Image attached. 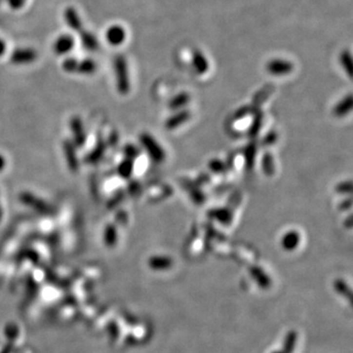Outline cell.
I'll return each mask as SVG.
<instances>
[{"instance_id":"cell-6","label":"cell","mask_w":353,"mask_h":353,"mask_svg":"<svg viewBox=\"0 0 353 353\" xmlns=\"http://www.w3.org/2000/svg\"><path fill=\"white\" fill-rule=\"evenodd\" d=\"M250 277L262 290H268L272 286V279L261 267L252 266L249 268Z\"/></svg>"},{"instance_id":"cell-27","label":"cell","mask_w":353,"mask_h":353,"mask_svg":"<svg viewBox=\"0 0 353 353\" xmlns=\"http://www.w3.org/2000/svg\"><path fill=\"white\" fill-rule=\"evenodd\" d=\"M340 62H341L343 69L345 70V72L351 78V76H352V58H351V54L349 53L348 50H344L341 53Z\"/></svg>"},{"instance_id":"cell-17","label":"cell","mask_w":353,"mask_h":353,"mask_svg":"<svg viewBox=\"0 0 353 353\" xmlns=\"http://www.w3.org/2000/svg\"><path fill=\"white\" fill-rule=\"evenodd\" d=\"M64 153L66 156V161L68 163L69 168L72 171H77L78 169V161L76 154V149L74 148L72 142L70 140L64 141Z\"/></svg>"},{"instance_id":"cell-19","label":"cell","mask_w":353,"mask_h":353,"mask_svg":"<svg viewBox=\"0 0 353 353\" xmlns=\"http://www.w3.org/2000/svg\"><path fill=\"white\" fill-rule=\"evenodd\" d=\"M297 338H298V334H297L296 331H294V330L289 331L287 333V334L285 335L283 347L281 350L284 351L285 353H294V349L296 347Z\"/></svg>"},{"instance_id":"cell-5","label":"cell","mask_w":353,"mask_h":353,"mask_svg":"<svg viewBox=\"0 0 353 353\" xmlns=\"http://www.w3.org/2000/svg\"><path fill=\"white\" fill-rule=\"evenodd\" d=\"M23 203L26 205L34 208L35 210L42 213V214H50L52 211V208L47 205L45 201H43L40 198H38L36 196L29 194V193H23L20 196Z\"/></svg>"},{"instance_id":"cell-28","label":"cell","mask_w":353,"mask_h":353,"mask_svg":"<svg viewBox=\"0 0 353 353\" xmlns=\"http://www.w3.org/2000/svg\"><path fill=\"white\" fill-rule=\"evenodd\" d=\"M208 167L215 174H223L227 171L226 164L222 160L217 159V158L210 160L208 163Z\"/></svg>"},{"instance_id":"cell-33","label":"cell","mask_w":353,"mask_h":353,"mask_svg":"<svg viewBox=\"0 0 353 353\" xmlns=\"http://www.w3.org/2000/svg\"><path fill=\"white\" fill-rule=\"evenodd\" d=\"M335 192L340 195H350L352 193V182L344 181L335 186Z\"/></svg>"},{"instance_id":"cell-22","label":"cell","mask_w":353,"mask_h":353,"mask_svg":"<svg viewBox=\"0 0 353 353\" xmlns=\"http://www.w3.org/2000/svg\"><path fill=\"white\" fill-rule=\"evenodd\" d=\"M257 152V146L254 142L249 143L245 149H244V161H245V167L247 170H251L254 167L255 163V157Z\"/></svg>"},{"instance_id":"cell-37","label":"cell","mask_w":353,"mask_h":353,"mask_svg":"<svg viewBox=\"0 0 353 353\" xmlns=\"http://www.w3.org/2000/svg\"><path fill=\"white\" fill-rule=\"evenodd\" d=\"M251 110H250V107H243V108H241V109H239L237 112H236V114L235 115V119H241L242 117H244V116H246L249 112H250Z\"/></svg>"},{"instance_id":"cell-21","label":"cell","mask_w":353,"mask_h":353,"mask_svg":"<svg viewBox=\"0 0 353 353\" xmlns=\"http://www.w3.org/2000/svg\"><path fill=\"white\" fill-rule=\"evenodd\" d=\"M333 290L336 294L343 296L344 298L348 299L350 302L352 300V293L350 287L347 285V283L342 279H335L333 284Z\"/></svg>"},{"instance_id":"cell-29","label":"cell","mask_w":353,"mask_h":353,"mask_svg":"<svg viewBox=\"0 0 353 353\" xmlns=\"http://www.w3.org/2000/svg\"><path fill=\"white\" fill-rule=\"evenodd\" d=\"M105 150V145L102 141H99L98 143V146L96 147V149L94 148V150L90 153V155H88V158H87V162L90 163H94V162H97L102 155H103V152Z\"/></svg>"},{"instance_id":"cell-11","label":"cell","mask_w":353,"mask_h":353,"mask_svg":"<svg viewBox=\"0 0 353 353\" xmlns=\"http://www.w3.org/2000/svg\"><path fill=\"white\" fill-rule=\"evenodd\" d=\"M65 20L67 25L78 34L81 35L85 32L79 16L73 7H69L65 10Z\"/></svg>"},{"instance_id":"cell-2","label":"cell","mask_w":353,"mask_h":353,"mask_svg":"<svg viewBox=\"0 0 353 353\" xmlns=\"http://www.w3.org/2000/svg\"><path fill=\"white\" fill-rule=\"evenodd\" d=\"M139 141L149 157L157 163H161L166 158V152L160 143L147 133H143L139 136Z\"/></svg>"},{"instance_id":"cell-14","label":"cell","mask_w":353,"mask_h":353,"mask_svg":"<svg viewBox=\"0 0 353 353\" xmlns=\"http://www.w3.org/2000/svg\"><path fill=\"white\" fill-rule=\"evenodd\" d=\"M37 58V53L35 50L30 48L17 49L13 52L11 56V60L14 64H29L33 62Z\"/></svg>"},{"instance_id":"cell-12","label":"cell","mask_w":353,"mask_h":353,"mask_svg":"<svg viewBox=\"0 0 353 353\" xmlns=\"http://www.w3.org/2000/svg\"><path fill=\"white\" fill-rule=\"evenodd\" d=\"M299 243L300 234L295 230H291L287 232L281 239V245L286 251H294L298 247Z\"/></svg>"},{"instance_id":"cell-20","label":"cell","mask_w":353,"mask_h":353,"mask_svg":"<svg viewBox=\"0 0 353 353\" xmlns=\"http://www.w3.org/2000/svg\"><path fill=\"white\" fill-rule=\"evenodd\" d=\"M190 100H191V96L188 93L183 92L178 94L171 99V101L169 102V107L172 110H180L184 106H186L190 102Z\"/></svg>"},{"instance_id":"cell-23","label":"cell","mask_w":353,"mask_h":353,"mask_svg":"<svg viewBox=\"0 0 353 353\" xmlns=\"http://www.w3.org/2000/svg\"><path fill=\"white\" fill-rule=\"evenodd\" d=\"M262 170L264 174L271 176L275 173V164H274V158L273 155L270 152L264 153L262 157Z\"/></svg>"},{"instance_id":"cell-4","label":"cell","mask_w":353,"mask_h":353,"mask_svg":"<svg viewBox=\"0 0 353 353\" xmlns=\"http://www.w3.org/2000/svg\"><path fill=\"white\" fill-rule=\"evenodd\" d=\"M267 71L274 76H285L293 72L294 64L285 59H273L267 63Z\"/></svg>"},{"instance_id":"cell-24","label":"cell","mask_w":353,"mask_h":353,"mask_svg":"<svg viewBox=\"0 0 353 353\" xmlns=\"http://www.w3.org/2000/svg\"><path fill=\"white\" fill-rule=\"evenodd\" d=\"M117 172L121 178L126 179V180L130 179L134 172V161L125 158V160H123L119 164V166L117 168Z\"/></svg>"},{"instance_id":"cell-36","label":"cell","mask_w":353,"mask_h":353,"mask_svg":"<svg viewBox=\"0 0 353 353\" xmlns=\"http://www.w3.org/2000/svg\"><path fill=\"white\" fill-rule=\"evenodd\" d=\"M352 206V198L351 197H347L344 200L341 201L340 205H339V209L340 210H348L350 209Z\"/></svg>"},{"instance_id":"cell-26","label":"cell","mask_w":353,"mask_h":353,"mask_svg":"<svg viewBox=\"0 0 353 353\" xmlns=\"http://www.w3.org/2000/svg\"><path fill=\"white\" fill-rule=\"evenodd\" d=\"M262 125H263V114L261 112H257L248 130V136L250 137H255L257 134L260 132Z\"/></svg>"},{"instance_id":"cell-16","label":"cell","mask_w":353,"mask_h":353,"mask_svg":"<svg viewBox=\"0 0 353 353\" xmlns=\"http://www.w3.org/2000/svg\"><path fill=\"white\" fill-rule=\"evenodd\" d=\"M193 66L196 70V72L199 75L205 74L209 69V62L205 55L199 51L195 50L193 53Z\"/></svg>"},{"instance_id":"cell-25","label":"cell","mask_w":353,"mask_h":353,"mask_svg":"<svg viewBox=\"0 0 353 353\" xmlns=\"http://www.w3.org/2000/svg\"><path fill=\"white\" fill-rule=\"evenodd\" d=\"M104 242L108 247H113L116 245L118 240L117 229L114 225H107L104 230Z\"/></svg>"},{"instance_id":"cell-7","label":"cell","mask_w":353,"mask_h":353,"mask_svg":"<svg viewBox=\"0 0 353 353\" xmlns=\"http://www.w3.org/2000/svg\"><path fill=\"white\" fill-rule=\"evenodd\" d=\"M148 266L154 271H167L172 268L174 261L167 255H153L148 259Z\"/></svg>"},{"instance_id":"cell-40","label":"cell","mask_w":353,"mask_h":353,"mask_svg":"<svg viewBox=\"0 0 353 353\" xmlns=\"http://www.w3.org/2000/svg\"><path fill=\"white\" fill-rule=\"evenodd\" d=\"M271 353H285L284 351H282L281 349L280 350H276V351H273V352H271Z\"/></svg>"},{"instance_id":"cell-10","label":"cell","mask_w":353,"mask_h":353,"mask_svg":"<svg viewBox=\"0 0 353 353\" xmlns=\"http://www.w3.org/2000/svg\"><path fill=\"white\" fill-rule=\"evenodd\" d=\"M70 129L73 132L74 142L78 146H82L85 142V133L81 120L78 117H73L70 121Z\"/></svg>"},{"instance_id":"cell-34","label":"cell","mask_w":353,"mask_h":353,"mask_svg":"<svg viewBox=\"0 0 353 353\" xmlns=\"http://www.w3.org/2000/svg\"><path fill=\"white\" fill-rule=\"evenodd\" d=\"M277 139H278V134L273 131L264 137V138L262 139V144L263 145H272V144L276 143Z\"/></svg>"},{"instance_id":"cell-13","label":"cell","mask_w":353,"mask_h":353,"mask_svg":"<svg viewBox=\"0 0 353 353\" xmlns=\"http://www.w3.org/2000/svg\"><path fill=\"white\" fill-rule=\"evenodd\" d=\"M126 32L123 27L114 25L110 27L106 32V40L111 45H120L125 41Z\"/></svg>"},{"instance_id":"cell-32","label":"cell","mask_w":353,"mask_h":353,"mask_svg":"<svg viewBox=\"0 0 353 353\" xmlns=\"http://www.w3.org/2000/svg\"><path fill=\"white\" fill-rule=\"evenodd\" d=\"M190 190L188 189V191H190V194H191V197L193 198V200L196 202V203H198V204H201L204 200H205V196L204 195L202 194V192L198 189V188H196L194 185L190 184Z\"/></svg>"},{"instance_id":"cell-18","label":"cell","mask_w":353,"mask_h":353,"mask_svg":"<svg viewBox=\"0 0 353 353\" xmlns=\"http://www.w3.org/2000/svg\"><path fill=\"white\" fill-rule=\"evenodd\" d=\"M209 216L224 225H230L233 221V213L228 207L212 209L209 211Z\"/></svg>"},{"instance_id":"cell-31","label":"cell","mask_w":353,"mask_h":353,"mask_svg":"<svg viewBox=\"0 0 353 353\" xmlns=\"http://www.w3.org/2000/svg\"><path fill=\"white\" fill-rule=\"evenodd\" d=\"M124 154H125V158L126 159H130L132 161L136 160L139 154H140V150L137 146L134 145V144H127L124 147Z\"/></svg>"},{"instance_id":"cell-9","label":"cell","mask_w":353,"mask_h":353,"mask_svg":"<svg viewBox=\"0 0 353 353\" xmlns=\"http://www.w3.org/2000/svg\"><path fill=\"white\" fill-rule=\"evenodd\" d=\"M75 44L74 38L69 35H62L56 39L53 44V50L58 55H64L70 52Z\"/></svg>"},{"instance_id":"cell-38","label":"cell","mask_w":353,"mask_h":353,"mask_svg":"<svg viewBox=\"0 0 353 353\" xmlns=\"http://www.w3.org/2000/svg\"><path fill=\"white\" fill-rule=\"evenodd\" d=\"M352 222H353V220H352V215H349L348 216V218L345 220V222H344V226L347 228V229H351L352 228Z\"/></svg>"},{"instance_id":"cell-8","label":"cell","mask_w":353,"mask_h":353,"mask_svg":"<svg viewBox=\"0 0 353 353\" xmlns=\"http://www.w3.org/2000/svg\"><path fill=\"white\" fill-rule=\"evenodd\" d=\"M191 112L188 110H178L174 115L170 116L165 122V128L169 131H173L180 128L183 124L187 123L191 118Z\"/></svg>"},{"instance_id":"cell-39","label":"cell","mask_w":353,"mask_h":353,"mask_svg":"<svg viewBox=\"0 0 353 353\" xmlns=\"http://www.w3.org/2000/svg\"><path fill=\"white\" fill-rule=\"evenodd\" d=\"M6 166V160L5 158L3 157V155L0 154V172H1Z\"/></svg>"},{"instance_id":"cell-1","label":"cell","mask_w":353,"mask_h":353,"mask_svg":"<svg viewBox=\"0 0 353 353\" xmlns=\"http://www.w3.org/2000/svg\"><path fill=\"white\" fill-rule=\"evenodd\" d=\"M114 73L116 77V84L118 92L125 96L130 92V77L126 58L119 54L114 59Z\"/></svg>"},{"instance_id":"cell-30","label":"cell","mask_w":353,"mask_h":353,"mask_svg":"<svg viewBox=\"0 0 353 353\" xmlns=\"http://www.w3.org/2000/svg\"><path fill=\"white\" fill-rule=\"evenodd\" d=\"M273 91H274V87H273L272 84H269V85L265 86V87L263 88V90L260 92V95L258 94V96L255 97L254 101H253V102H254V105L257 106V105L262 104L263 101L269 97V95H270Z\"/></svg>"},{"instance_id":"cell-35","label":"cell","mask_w":353,"mask_h":353,"mask_svg":"<svg viewBox=\"0 0 353 353\" xmlns=\"http://www.w3.org/2000/svg\"><path fill=\"white\" fill-rule=\"evenodd\" d=\"M140 191H141V187H140V185H139L138 182L134 181V182H132V183L129 185V192H130V194H131L132 196H137V195H138V194L140 193Z\"/></svg>"},{"instance_id":"cell-15","label":"cell","mask_w":353,"mask_h":353,"mask_svg":"<svg viewBox=\"0 0 353 353\" xmlns=\"http://www.w3.org/2000/svg\"><path fill=\"white\" fill-rule=\"evenodd\" d=\"M353 106V100H352V95L349 94L345 98H343L339 102L336 103V105L333 107V113L335 117L341 118L343 116H346L349 114L352 110Z\"/></svg>"},{"instance_id":"cell-3","label":"cell","mask_w":353,"mask_h":353,"mask_svg":"<svg viewBox=\"0 0 353 353\" xmlns=\"http://www.w3.org/2000/svg\"><path fill=\"white\" fill-rule=\"evenodd\" d=\"M63 69L69 73L91 75L96 72L97 64L91 59L77 60L74 58H69L64 61Z\"/></svg>"}]
</instances>
